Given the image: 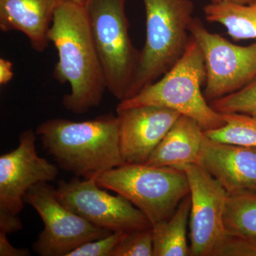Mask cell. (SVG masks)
Returning a JSON list of instances; mask_svg holds the SVG:
<instances>
[{"label":"cell","instance_id":"obj_8","mask_svg":"<svg viewBox=\"0 0 256 256\" xmlns=\"http://www.w3.org/2000/svg\"><path fill=\"white\" fill-rule=\"evenodd\" d=\"M24 201L36 210L44 224L33 245L38 255L66 256L82 244L112 233L66 208L58 200L56 188L48 182L34 185Z\"/></svg>","mask_w":256,"mask_h":256},{"label":"cell","instance_id":"obj_10","mask_svg":"<svg viewBox=\"0 0 256 256\" xmlns=\"http://www.w3.org/2000/svg\"><path fill=\"white\" fill-rule=\"evenodd\" d=\"M98 176L60 180L56 188L58 200L74 213L111 232L128 233L152 226L146 216L126 197L100 190Z\"/></svg>","mask_w":256,"mask_h":256},{"label":"cell","instance_id":"obj_16","mask_svg":"<svg viewBox=\"0 0 256 256\" xmlns=\"http://www.w3.org/2000/svg\"><path fill=\"white\" fill-rule=\"evenodd\" d=\"M191 203L188 194L170 218L152 226L154 256H191L188 242Z\"/></svg>","mask_w":256,"mask_h":256},{"label":"cell","instance_id":"obj_22","mask_svg":"<svg viewBox=\"0 0 256 256\" xmlns=\"http://www.w3.org/2000/svg\"><path fill=\"white\" fill-rule=\"evenodd\" d=\"M124 232H112L110 235L82 244L66 256H111Z\"/></svg>","mask_w":256,"mask_h":256},{"label":"cell","instance_id":"obj_12","mask_svg":"<svg viewBox=\"0 0 256 256\" xmlns=\"http://www.w3.org/2000/svg\"><path fill=\"white\" fill-rule=\"evenodd\" d=\"M120 146L126 164H146L181 114L160 107L144 106L116 108Z\"/></svg>","mask_w":256,"mask_h":256},{"label":"cell","instance_id":"obj_3","mask_svg":"<svg viewBox=\"0 0 256 256\" xmlns=\"http://www.w3.org/2000/svg\"><path fill=\"white\" fill-rule=\"evenodd\" d=\"M206 76L203 54L191 36L182 56L166 74L130 98L120 101L117 108L160 106L191 118L205 131L223 127V116L210 107L202 90Z\"/></svg>","mask_w":256,"mask_h":256},{"label":"cell","instance_id":"obj_21","mask_svg":"<svg viewBox=\"0 0 256 256\" xmlns=\"http://www.w3.org/2000/svg\"><path fill=\"white\" fill-rule=\"evenodd\" d=\"M111 256H154L152 226L124 233Z\"/></svg>","mask_w":256,"mask_h":256},{"label":"cell","instance_id":"obj_13","mask_svg":"<svg viewBox=\"0 0 256 256\" xmlns=\"http://www.w3.org/2000/svg\"><path fill=\"white\" fill-rule=\"evenodd\" d=\"M196 164L228 194L256 193V148L217 142L206 136Z\"/></svg>","mask_w":256,"mask_h":256},{"label":"cell","instance_id":"obj_17","mask_svg":"<svg viewBox=\"0 0 256 256\" xmlns=\"http://www.w3.org/2000/svg\"><path fill=\"white\" fill-rule=\"evenodd\" d=\"M204 12L206 21L223 25L234 41L256 40V1L248 4L212 2Z\"/></svg>","mask_w":256,"mask_h":256},{"label":"cell","instance_id":"obj_2","mask_svg":"<svg viewBox=\"0 0 256 256\" xmlns=\"http://www.w3.org/2000/svg\"><path fill=\"white\" fill-rule=\"evenodd\" d=\"M42 146L60 169L88 178L126 164L120 146L117 114L90 120H48L36 128Z\"/></svg>","mask_w":256,"mask_h":256},{"label":"cell","instance_id":"obj_14","mask_svg":"<svg viewBox=\"0 0 256 256\" xmlns=\"http://www.w3.org/2000/svg\"><path fill=\"white\" fill-rule=\"evenodd\" d=\"M60 0H0V28L28 37L32 48L42 53L48 47V34Z\"/></svg>","mask_w":256,"mask_h":256},{"label":"cell","instance_id":"obj_1","mask_svg":"<svg viewBox=\"0 0 256 256\" xmlns=\"http://www.w3.org/2000/svg\"><path fill=\"white\" fill-rule=\"evenodd\" d=\"M48 38L58 52L54 77L70 85L62 99L64 108L82 114L100 105L107 86L84 4L60 0Z\"/></svg>","mask_w":256,"mask_h":256},{"label":"cell","instance_id":"obj_4","mask_svg":"<svg viewBox=\"0 0 256 256\" xmlns=\"http://www.w3.org/2000/svg\"><path fill=\"white\" fill-rule=\"evenodd\" d=\"M143 2L146 43L129 98L161 78L182 56L194 18L192 0H143Z\"/></svg>","mask_w":256,"mask_h":256},{"label":"cell","instance_id":"obj_9","mask_svg":"<svg viewBox=\"0 0 256 256\" xmlns=\"http://www.w3.org/2000/svg\"><path fill=\"white\" fill-rule=\"evenodd\" d=\"M190 32L204 58L206 76L204 95L208 102L256 80V42L246 46L234 44L208 32L198 18H194Z\"/></svg>","mask_w":256,"mask_h":256},{"label":"cell","instance_id":"obj_23","mask_svg":"<svg viewBox=\"0 0 256 256\" xmlns=\"http://www.w3.org/2000/svg\"><path fill=\"white\" fill-rule=\"evenodd\" d=\"M215 256H256V240L227 236Z\"/></svg>","mask_w":256,"mask_h":256},{"label":"cell","instance_id":"obj_27","mask_svg":"<svg viewBox=\"0 0 256 256\" xmlns=\"http://www.w3.org/2000/svg\"><path fill=\"white\" fill-rule=\"evenodd\" d=\"M67 1L73 2L78 3V4H84L86 0H67Z\"/></svg>","mask_w":256,"mask_h":256},{"label":"cell","instance_id":"obj_18","mask_svg":"<svg viewBox=\"0 0 256 256\" xmlns=\"http://www.w3.org/2000/svg\"><path fill=\"white\" fill-rule=\"evenodd\" d=\"M224 224L228 236L256 240V193L228 194Z\"/></svg>","mask_w":256,"mask_h":256},{"label":"cell","instance_id":"obj_20","mask_svg":"<svg viewBox=\"0 0 256 256\" xmlns=\"http://www.w3.org/2000/svg\"><path fill=\"white\" fill-rule=\"evenodd\" d=\"M210 105L220 114H256V80L237 92L210 101Z\"/></svg>","mask_w":256,"mask_h":256},{"label":"cell","instance_id":"obj_15","mask_svg":"<svg viewBox=\"0 0 256 256\" xmlns=\"http://www.w3.org/2000/svg\"><path fill=\"white\" fill-rule=\"evenodd\" d=\"M205 138L204 130L196 121L181 114L146 164L182 170L196 164Z\"/></svg>","mask_w":256,"mask_h":256},{"label":"cell","instance_id":"obj_6","mask_svg":"<svg viewBox=\"0 0 256 256\" xmlns=\"http://www.w3.org/2000/svg\"><path fill=\"white\" fill-rule=\"evenodd\" d=\"M97 183L126 197L152 226L170 218L190 193L184 170L146 164L121 165L99 175Z\"/></svg>","mask_w":256,"mask_h":256},{"label":"cell","instance_id":"obj_26","mask_svg":"<svg viewBox=\"0 0 256 256\" xmlns=\"http://www.w3.org/2000/svg\"><path fill=\"white\" fill-rule=\"evenodd\" d=\"M256 0H212L213 2H232L239 4H248Z\"/></svg>","mask_w":256,"mask_h":256},{"label":"cell","instance_id":"obj_5","mask_svg":"<svg viewBox=\"0 0 256 256\" xmlns=\"http://www.w3.org/2000/svg\"><path fill=\"white\" fill-rule=\"evenodd\" d=\"M126 2L86 0L84 4L107 90L120 101L130 96L140 60V52L130 36Z\"/></svg>","mask_w":256,"mask_h":256},{"label":"cell","instance_id":"obj_19","mask_svg":"<svg viewBox=\"0 0 256 256\" xmlns=\"http://www.w3.org/2000/svg\"><path fill=\"white\" fill-rule=\"evenodd\" d=\"M223 127L205 131L208 138L217 142L256 148V114H222Z\"/></svg>","mask_w":256,"mask_h":256},{"label":"cell","instance_id":"obj_25","mask_svg":"<svg viewBox=\"0 0 256 256\" xmlns=\"http://www.w3.org/2000/svg\"><path fill=\"white\" fill-rule=\"evenodd\" d=\"M12 66L10 60L0 58V84L2 86L8 84L14 76Z\"/></svg>","mask_w":256,"mask_h":256},{"label":"cell","instance_id":"obj_24","mask_svg":"<svg viewBox=\"0 0 256 256\" xmlns=\"http://www.w3.org/2000/svg\"><path fill=\"white\" fill-rule=\"evenodd\" d=\"M8 234L0 230V256H30L31 252L28 248H18L10 244Z\"/></svg>","mask_w":256,"mask_h":256},{"label":"cell","instance_id":"obj_11","mask_svg":"<svg viewBox=\"0 0 256 256\" xmlns=\"http://www.w3.org/2000/svg\"><path fill=\"white\" fill-rule=\"evenodd\" d=\"M191 196L190 238L192 256H215L227 238L224 212L228 193L215 178L198 164L183 168Z\"/></svg>","mask_w":256,"mask_h":256},{"label":"cell","instance_id":"obj_7","mask_svg":"<svg viewBox=\"0 0 256 256\" xmlns=\"http://www.w3.org/2000/svg\"><path fill=\"white\" fill-rule=\"evenodd\" d=\"M36 134L32 129L23 131L16 149L0 156V230L8 234L23 228L20 214L25 195L40 182L55 181L58 166L38 154Z\"/></svg>","mask_w":256,"mask_h":256}]
</instances>
